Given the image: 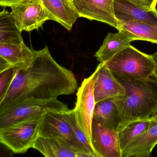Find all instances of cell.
I'll list each match as a JSON object with an SVG mask.
<instances>
[{
  "instance_id": "cell-21",
  "label": "cell",
  "mask_w": 157,
  "mask_h": 157,
  "mask_svg": "<svg viewBox=\"0 0 157 157\" xmlns=\"http://www.w3.org/2000/svg\"><path fill=\"white\" fill-rule=\"evenodd\" d=\"M22 32L11 13L4 9L0 13V43L21 44Z\"/></svg>"
},
{
  "instance_id": "cell-6",
  "label": "cell",
  "mask_w": 157,
  "mask_h": 157,
  "mask_svg": "<svg viewBox=\"0 0 157 157\" xmlns=\"http://www.w3.org/2000/svg\"><path fill=\"white\" fill-rule=\"evenodd\" d=\"M68 110L67 105L58 99L50 101L27 100L0 112V128L28 117L42 115L49 110Z\"/></svg>"
},
{
  "instance_id": "cell-11",
  "label": "cell",
  "mask_w": 157,
  "mask_h": 157,
  "mask_svg": "<svg viewBox=\"0 0 157 157\" xmlns=\"http://www.w3.org/2000/svg\"><path fill=\"white\" fill-rule=\"evenodd\" d=\"M94 72V92L95 102L125 94L124 88L104 63H100Z\"/></svg>"
},
{
  "instance_id": "cell-28",
  "label": "cell",
  "mask_w": 157,
  "mask_h": 157,
  "mask_svg": "<svg viewBox=\"0 0 157 157\" xmlns=\"http://www.w3.org/2000/svg\"><path fill=\"white\" fill-rule=\"evenodd\" d=\"M151 118H152V119H154V120H157V112L156 113V114L154 115H153L152 117H151Z\"/></svg>"
},
{
  "instance_id": "cell-17",
  "label": "cell",
  "mask_w": 157,
  "mask_h": 157,
  "mask_svg": "<svg viewBox=\"0 0 157 157\" xmlns=\"http://www.w3.org/2000/svg\"><path fill=\"white\" fill-rule=\"evenodd\" d=\"M93 119L105 126L117 131L121 123V118L114 98L96 103Z\"/></svg>"
},
{
  "instance_id": "cell-25",
  "label": "cell",
  "mask_w": 157,
  "mask_h": 157,
  "mask_svg": "<svg viewBox=\"0 0 157 157\" xmlns=\"http://www.w3.org/2000/svg\"><path fill=\"white\" fill-rule=\"evenodd\" d=\"M22 1V0H0V5L3 7H11Z\"/></svg>"
},
{
  "instance_id": "cell-18",
  "label": "cell",
  "mask_w": 157,
  "mask_h": 157,
  "mask_svg": "<svg viewBox=\"0 0 157 157\" xmlns=\"http://www.w3.org/2000/svg\"><path fill=\"white\" fill-rule=\"evenodd\" d=\"M119 30L133 41L142 40L157 44V25L137 21H118Z\"/></svg>"
},
{
  "instance_id": "cell-26",
  "label": "cell",
  "mask_w": 157,
  "mask_h": 157,
  "mask_svg": "<svg viewBox=\"0 0 157 157\" xmlns=\"http://www.w3.org/2000/svg\"><path fill=\"white\" fill-rule=\"evenodd\" d=\"M11 68H12L5 59L0 57V73Z\"/></svg>"
},
{
  "instance_id": "cell-20",
  "label": "cell",
  "mask_w": 157,
  "mask_h": 157,
  "mask_svg": "<svg viewBox=\"0 0 157 157\" xmlns=\"http://www.w3.org/2000/svg\"><path fill=\"white\" fill-rule=\"evenodd\" d=\"M33 148L46 157H78L77 154L62 141L55 137L39 136L34 144Z\"/></svg>"
},
{
  "instance_id": "cell-9",
  "label": "cell",
  "mask_w": 157,
  "mask_h": 157,
  "mask_svg": "<svg viewBox=\"0 0 157 157\" xmlns=\"http://www.w3.org/2000/svg\"><path fill=\"white\" fill-rule=\"evenodd\" d=\"M114 0L72 1L79 17L107 24L119 31V22L114 12Z\"/></svg>"
},
{
  "instance_id": "cell-2",
  "label": "cell",
  "mask_w": 157,
  "mask_h": 157,
  "mask_svg": "<svg viewBox=\"0 0 157 157\" xmlns=\"http://www.w3.org/2000/svg\"><path fill=\"white\" fill-rule=\"evenodd\" d=\"M113 74L125 90L124 95L114 98L121 116L120 124L150 118L156 114L157 78L155 75L146 79L137 80Z\"/></svg>"
},
{
  "instance_id": "cell-10",
  "label": "cell",
  "mask_w": 157,
  "mask_h": 157,
  "mask_svg": "<svg viewBox=\"0 0 157 157\" xmlns=\"http://www.w3.org/2000/svg\"><path fill=\"white\" fill-rule=\"evenodd\" d=\"M92 145L96 157H123L118 132L93 119Z\"/></svg>"
},
{
  "instance_id": "cell-3",
  "label": "cell",
  "mask_w": 157,
  "mask_h": 157,
  "mask_svg": "<svg viewBox=\"0 0 157 157\" xmlns=\"http://www.w3.org/2000/svg\"><path fill=\"white\" fill-rule=\"evenodd\" d=\"M104 63L113 73L126 78L143 80L155 75L156 64L151 55L131 45Z\"/></svg>"
},
{
  "instance_id": "cell-14",
  "label": "cell",
  "mask_w": 157,
  "mask_h": 157,
  "mask_svg": "<svg viewBox=\"0 0 157 157\" xmlns=\"http://www.w3.org/2000/svg\"><path fill=\"white\" fill-rule=\"evenodd\" d=\"M0 57L12 68L26 70L32 65L34 54L33 49H30L24 42L21 44L0 43Z\"/></svg>"
},
{
  "instance_id": "cell-29",
  "label": "cell",
  "mask_w": 157,
  "mask_h": 157,
  "mask_svg": "<svg viewBox=\"0 0 157 157\" xmlns=\"http://www.w3.org/2000/svg\"><path fill=\"white\" fill-rule=\"evenodd\" d=\"M71 1H72V0H71Z\"/></svg>"
},
{
  "instance_id": "cell-5",
  "label": "cell",
  "mask_w": 157,
  "mask_h": 157,
  "mask_svg": "<svg viewBox=\"0 0 157 157\" xmlns=\"http://www.w3.org/2000/svg\"><path fill=\"white\" fill-rule=\"evenodd\" d=\"M66 111L53 109L44 113L42 115L39 136L58 139L74 151L78 157H91L77 140L66 117Z\"/></svg>"
},
{
  "instance_id": "cell-19",
  "label": "cell",
  "mask_w": 157,
  "mask_h": 157,
  "mask_svg": "<svg viewBox=\"0 0 157 157\" xmlns=\"http://www.w3.org/2000/svg\"><path fill=\"white\" fill-rule=\"evenodd\" d=\"M153 121L154 119L150 117L133 120L120 124L117 131L122 152L130 143L147 130Z\"/></svg>"
},
{
  "instance_id": "cell-24",
  "label": "cell",
  "mask_w": 157,
  "mask_h": 157,
  "mask_svg": "<svg viewBox=\"0 0 157 157\" xmlns=\"http://www.w3.org/2000/svg\"><path fill=\"white\" fill-rule=\"evenodd\" d=\"M136 5L148 10H154L156 9L157 0H130Z\"/></svg>"
},
{
  "instance_id": "cell-15",
  "label": "cell",
  "mask_w": 157,
  "mask_h": 157,
  "mask_svg": "<svg viewBox=\"0 0 157 157\" xmlns=\"http://www.w3.org/2000/svg\"><path fill=\"white\" fill-rule=\"evenodd\" d=\"M157 144V120L123 151V157H148Z\"/></svg>"
},
{
  "instance_id": "cell-27",
  "label": "cell",
  "mask_w": 157,
  "mask_h": 157,
  "mask_svg": "<svg viewBox=\"0 0 157 157\" xmlns=\"http://www.w3.org/2000/svg\"><path fill=\"white\" fill-rule=\"evenodd\" d=\"M156 64V68L155 70V75L157 78V50L155 53L151 55Z\"/></svg>"
},
{
  "instance_id": "cell-23",
  "label": "cell",
  "mask_w": 157,
  "mask_h": 157,
  "mask_svg": "<svg viewBox=\"0 0 157 157\" xmlns=\"http://www.w3.org/2000/svg\"><path fill=\"white\" fill-rule=\"evenodd\" d=\"M15 73V69H10L0 73V100L6 94Z\"/></svg>"
},
{
  "instance_id": "cell-4",
  "label": "cell",
  "mask_w": 157,
  "mask_h": 157,
  "mask_svg": "<svg viewBox=\"0 0 157 157\" xmlns=\"http://www.w3.org/2000/svg\"><path fill=\"white\" fill-rule=\"evenodd\" d=\"M43 114L31 117L0 128V142L14 153H25L33 148L39 136Z\"/></svg>"
},
{
  "instance_id": "cell-1",
  "label": "cell",
  "mask_w": 157,
  "mask_h": 157,
  "mask_svg": "<svg viewBox=\"0 0 157 157\" xmlns=\"http://www.w3.org/2000/svg\"><path fill=\"white\" fill-rule=\"evenodd\" d=\"M33 52V60L27 69L14 68L12 81L0 100V112L25 100L50 101L70 95L78 89L73 72L54 59L47 46Z\"/></svg>"
},
{
  "instance_id": "cell-16",
  "label": "cell",
  "mask_w": 157,
  "mask_h": 157,
  "mask_svg": "<svg viewBox=\"0 0 157 157\" xmlns=\"http://www.w3.org/2000/svg\"><path fill=\"white\" fill-rule=\"evenodd\" d=\"M133 41V39L122 30L114 33H108L94 56L100 63H104L130 46Z\"/></svg>"
},
{
  "instance_id": "cell-8",
  "label": "cell",
  "mask_w": 157,
  "mask_h": 157,
  "mask_svg": "<svg viewBox=\"0 0 157 157\" xmlns=\"http://www.w3.org/2000/svg\"><path fill=\"white\" fill-rule=\"evenodd\" d=\"M11 8L12 15L22 32L38 30L49 20L41 0H22Z\"/></svg>"
},
{
  "instance_id": "cell-22",
  "label": "cell",
  "mask_w": 157,
  "mask_h": 157,
  "mask_svg": "<svg viewBox=\"0 0 157 157\" xmlns=\"http://www.w3.org/2000/svg\"><path fill=\"white\" fill-rule=\"evenodd\" d=\"M65 114L80 145L90 154L91 157H96L94 150L87 139L85 134L77 125L73 110L69 109L67 110L65 112Z\"/></svg>"
},
{
  "instance_id": "cell-12",
  "label": "cell",
  "mask_w": 157,
  "mask_h": 157,
  "mask_svg": "<svg viewBox=\"0 0 157 157\" xmlns=\"http://www.w3.org/2000/svg\"><path fill=\"white\" fill-rule=\"evenodd\" d=\"M49 18L70 31L79 17L71 0H41Z\"/></svg>"
},
{
  "instance_id": "cell-13",
  "label": "cell",
  "mask_w": 157,
  "mask_h": 157,
  "mask_svg": "<svg viewBox=\"0 0 157 157\" xmlns=\"http://www.w3.org/2000/svg\"><path fill=\"white\" fill-rule=\"evenodd\" d=\"M113 8L118 21H137L157 25V10H146L130 0H114Z\"/></svg>"
},
{
  "instance_id": "cell-7",
  "label": "cell",
  "mask_w": 157,
  "mask_h": 157,
  "mask_svg": "<svg viewBox=\"0 0 157 157\" xmlns=\"http://www.w3.org/2000/svg\"><path fill=\"white\" fill-rule=\"evenodd\" d=\"M94 72L82 82L77 91L75 107L73 109L77 125L85 134L92 147V124L96 103L94 92Z\"/></svg>"
}]
</instances>
